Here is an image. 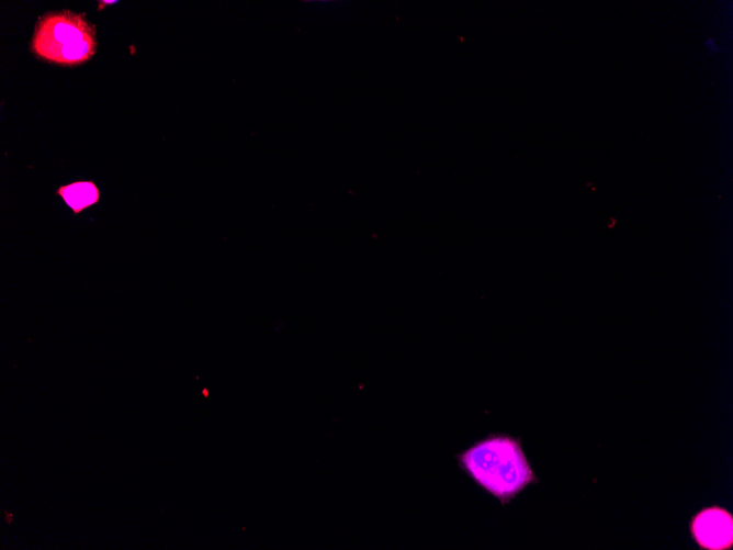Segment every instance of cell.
<instances>
[{
    "instance_id": "obj_1",
    "label": "cell",
    "mask_w": 733,
    "mask_h": 550,
    "mask_svg": "<svg viewBox=\"0 0 733 550\" xmlns=\"http://www.w3.org/2000/svg\"><path fill=\"white\" fill-rule=\"evenodd\" d=\"M455 458L461 470L501 504L537 482L520 440L507 435H489Z\"/></svg>"
},
{
    "instance_id": "obj_2",
    "label": "cell",
    "mask_w": 733,
    "mask_h": 550,
    "mask_svg": "<svg viewBox=\"0 0 733 550\" xmlns=\"http://www.w3.org/2000/svg\"><path fill=\"white\" fill-rule=\"evenodd\" d=\"M31 47L32 52L44 60L59 65H78L95 53V30L83 14L71 11L50 12L40 19Z\"/></svg>"
},
{
    "instance_id": "obj_3",
    "label": "cell",
    "mask_w": 733,
    "mask_h": 550,
    "mask_svg": "<svg viewBox=\"0 0 733 550\" xmlns=\"http://www.w3.org/2000/svg\"><path fill=\"white\" fill-rule=\"evenodd\" d=\"M690 530L703 549L723 550L733 545V517L721 507L713 506L699 512L690 523Z\"/></svg>"
},
{
    "instance_id": "obj_4",
    "label": "cell",
    "mask_w": 733,
    "mask_h": 550,
    "mask_svg": "<svg viewBox=\"0 0 733 550\" xmlns=\"http://www.w3.org/2000/svg\"><path fill=\"white\" fill-rule=\"evenodd\" d=\"M56 194L71 209L74 215L80 214L100 200V190L91 180L74 181L59 186Z\"/></svg>"
}]
</instances>
